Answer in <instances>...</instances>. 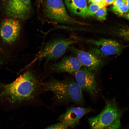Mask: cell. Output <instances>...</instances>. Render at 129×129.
I'll return each mask as SVG.
<instances>
[{"instance_id":"cb8c5ba5","label":"cell","mask_w":129,"mask_h":129,"mask_svg":"<svg viewBox=\"0 0 129 129\" xmlns=\"http://www.w3.org/2000/svg\"><path fill=\"white\" fill-rule=\"evenodd\" d=\"M1 60L0 59V65L1 64Z\"/></svg>"},{"instance_id":"d6986e66","label":"cell","mask_w":129,"mask_h":129,"mask_svg":"<svg viewBox=\"0 0 129 129\" xmlns=\"http://www.w3.org/2000/svg\"><path fill=\"white\" fill-rule=\"evenodd\" d=\"M115 0H104L102 2L105 7L113 3Z\"/></svg>"},{"instance_id":"44dd1931","label":"cell","mask_w":129,"mask_h":129,"mask_svg":"<svg viewBox=\"0 0 129 129\" xmlns=\"http://www.w3.org/2000/svg\"><path fill=\"white\" fill-rule=\"evenodd\" d=\"M123 1L127 5L129 9V0H123Z\"/></svg>"},{"instance_id":"ac0fdd59","label":"cell","mask_w":129,"mask_h":129,"mask_svg":"<svg viewBox=\"0 0 129 129\" xmlns=\"http://www.w3.org/2000/svg\"><path fill=\"white\" fill-rule=\"evenodd\" d=\"M124 3L123 0H115L113 3V6L118 7L123 5Z\"/></svg>"},{"instance_id":"52a82bcc","label":"cell","mask_w":129,"mask_h":129,"mask_svg":"<svg viewBox=\"0 0 129 129\" xmlns=\"http://www.w3.org/2000/svg\"><path fill=\"white\" fill-rule=\"evenodd\" d=\"M75 73V81L81 89L92 97L96 96L98 89L94 74L84 66Z\"/></svg>"},{"instance_id":"5bb4252c","label":"cell","mask_w":129,"mask_h":129,"mask_svg":"<svg viewBox=\"0 0 129 129\" xmlns=\"http://www.w3.org/2000/svg\"><path fill=\"white\" fill-rule=\"evenodd\" d=\"M113 12L119 16L125 17L129 11V8L127 5L124 3L123 4L119 6L116 7L113 6L111 8Z\"/></svg>"},{"instance_id":"2e32d148","label":"cell","mask_w":129,"mask_h":129,"mask_svg":"<svg viewBox=\"0 0 129 129\" xmlns=\"http://www.w3.org/2000/svg\"><path fill=\"white\" fill-rule=\"evenodd\" d=\"M97 18L100 21L106 19L107 14V9L106 7H103L100 9L96 13Z\"/></svg>"},{"instance_id":"e0dca14e","label":"cell","mask_w":129,"mask_h":129,"mask_svg":"<svg viewBox=\"0 0 129 129\" xmlns=\"http://www.w3.org/2000/svg\"><path fill=\"white\" fill-rule=\"evenodd\" d=\"M68 127L66 125L60 122L50 125L44 129H68Z\"/></svg>"},{"instance_id":"603a6c76","label":"cell","mask_w":129,"mask_h":129,"mask_svg":"<svg viewBox=\"0 0 129 129\" xmlns=\"http://www.w3.org/2000/svg\"><path fill=\"white\" fill-rule=\"evenodd\" d=\"M42 0H38V3H39L40 1H42Z\"/></svg>"},{"instance_id":"3957f363","label":"cell","mask_w":129,"mask_h":129,"mask_svg":"<svg viewBox=\"0 0 129 129\" xmlns=\"http://www.w3.org/2000/svg\"><path fill=\"white\" fill-rule=\"evenodd\" d=\"M104 108L98 115L88 118L89 129H118L122 112L114 98L106 100Z\"/></svg>"},{"instance_id":"7402d4cb","label":"cell","mask_w":129,"mask_h":129,"mask_svg":"<svg viewBox=\"0 0 129 129\" xmlns=\"http://www.w3.org/2000/svg\"><path fill=\"white\" fill-rule=\"evenodd\" d=\"M125 17L126 19L129 20V13L127 14Z\"/></svg>"},{"instance_id":"6da1fadb","label":"cell","mask_w":129,"mask_h":129,"mask_svg":"<svg viewBox=\"0 0 129 129\" xmlns=\"http://www.w3.org/2000/svg\"><path fill=\"white\" fill-rule=\"evenodd\" d=\"M0 86L1 96L7 97L11 103H21L33 99L39 92L41 85L34 74L27 71L12 82Z\"/></svg>"},{"instance_id":"ffe728a7","label":"cell","mask_w":129,"mask_h":129,"mask_svg":"<svg viewBox=\"0 0 129 129\" xmlns=\"http://www.w3.org/2000/svg\"><path fill=\"white\" fill-rule=\"evenodd\" d=\"M104 0H89L92 3H98L102 2Z\"/></svg>"},{"instance_id":"9a60e30c","label":"cell","mask_w":129,"mask_h":129,"mask_svg":"<svg viewBox=\"0 0 129 129\" xmlns=\"http://www.w3.org/2000/svg\"><path fill=\"white\" fill-rule=\"evenodd\" d=\"M103 7H105L102 2L92 3L88 7V17L94 15L100 9Z\"/></svg>"},{"instance_id":"5b68a950","label":"cell","mask_w":129,"mask_h":129,"mask_svg":"<svg viewBox=\"0 0 129 129\" xmlns=\"http://www.w3.org/2000/svg\"><path fill=\"white\" fill-rule=\"evenodd\" d=\"M79 42L77 40L70 39L58 38L52 40L45 44L27 67L42 59H46V63L58 59L64 54L69 47Z\"/></svg>"},{"instance_id":"30bf717a","label":"cell","mask_w":129,"mask_h":129,"mask_svg":"<svg viewBox=\"0 0 129 129\" xmlns=\"http://www.w3.org/2000/svg\"><path fill=\"white\" fill-rule=\"evenodd\" d=\"M93 111L90 108L71 107L60 115L58 119L68 127L74 128L79 124L81 119L85 115Z\"/></svg>"},{"instance_id":"7a4b0ae2","label":"cell","mask_w":129,"mask_h":129,"mask_svg":"<svg viewBox=\"0 0 129 129\" xmlns=\"http://www.w3.org/2000/svg\"><path fill=\"white\" fill-rule=\"evenodd\" d=\"M42 88L44 91L52 92L58 102H71L81 105L84 103L82 90L72 79L62 80L52 79L43 83Z\"/></svg>"},{"instance_id":"ba28073f","label":"cell","mask_w":129,"mask_h":129,"mask_svg":"<svg viewBox=\"0 0 129 129\" xmlns=\"http://www.w3.org/2000/svg\"><path fill=\"white\" fill-rule=\"evenodd\" d=\"M21 29L20 23L16 18H7L1 24L0 27L1 38L5 43H12L18 38Z\"/></svg>"},{"instance_id":"7c38bea8","label":"cell","mask_w":129,"mask_h":129,"mask_svg":"<svg viewBox=\"0 0 129 129\" xmlns=\"http://www.w3.org/2000/svg\"><path fill=\"white\" fill-rule=\"evenodd\" d=\"M82 65L77 58L71 55L66 56L58 62L50 67L51 71L56 73H75L80 69Z\"/></svg>"},{"instance_id":"8992f818","label":"cell","mask_w":129,"mask_h":129,"mask_svg":"<svg viewBox=\"0 0 129 129\" xmlns=\"http://www.w3.org/2000/svg\"><path fill=\"white\" fill-rule=\"evenodd\" d=\"M5 14L8 16L23 20L28 19L33 9L31 0H1Z\"/></svg>"},{"instance_id":"9c48e42d","label":"cell","mask_w":129,"mask_h":129,"mask_svg":"<svg viewBox=\"0 0 129 129\" xmlns=\"http://www.w3.org/2000/svg\"><path fill=\"white\" fill-rule=\"evenodd\" d=\"M73 54L82 65L91 71H98L102 66L100 58L93 53L81 50L70 46L68 48Z\"/></svg>"},{"instance_id":"277c9868","label":"cell","mask_w":129,"mask_h":129,"mask_svg":"<svg viewBox=\"0 0 129 129\" xmlns=\"http://www.w3.org/2000/svg\"><path fill=\"white\" fill-rule=\"evenodd\" d=\"M38 4L43 16L52 23L85 24L69 15L62 0H42Z\"/></svg>"},{"instance_id":"8fae6325","label":"cell","mask_w":129,"mask_h":129,"mask_svg":"<svg viewBox=\"0 0 129 129\" xmlns=\"http://www.w3.org/2000/svg\"><path fill=\"white\" fill-rule=\"evenodd\" d=\"M86 41L95 46L102 57L119 54L123 48L119 43L111 39L102 38L87 40Z\"/></svg>"},{"instance_id":"4fadbf2b","label":"cell","mask_w":129,"mask_h":129,"mask_svg":"<svg viewBox=\"0 0 129 129\" xmlns=\"http://www.w3.org/2000/svg\"><path fill=\"white\" fill-rule=\"evenodd\" d=\"M68 9L72 13L83 17H88V7L86 0H64Z\"/></svg>"}]
</instances>
